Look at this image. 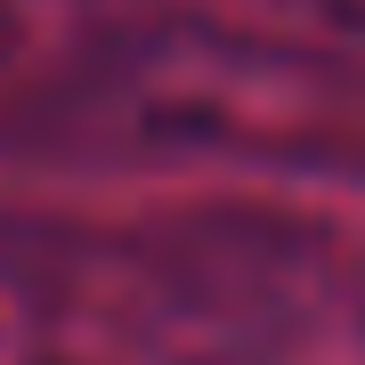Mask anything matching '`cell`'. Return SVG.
Returning a JSON list of instances; mask_svg holds the SVG:
<instances>
[{
	"label": "cell",
	"mask_w": 365,
	"mask_h": 365,
	"mask_svg": "<svg viewBox=\"0 0 365 365\" xmlns=\"http://www.w3.org/2000/svg\"><path fill=\"white\" fill-rule=\"evenodd\" d=\"M341 9H357V16H365V0H341Z\"/></svg>",
	"instance_id": "1"
}]
</instances>
